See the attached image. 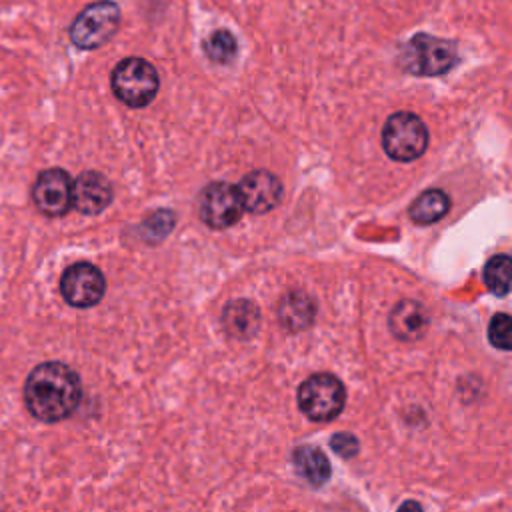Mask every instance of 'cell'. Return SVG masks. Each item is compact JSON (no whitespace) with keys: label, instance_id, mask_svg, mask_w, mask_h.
Wrapping results in <instances>:
<instances>
[{"label":"cell","instance_id":"11","mask_svg":"<svg viewBox=\"0 0 512 512\" xmlns=\"http://www.w3.org/2000/svg\"><path fill=\"white\" fill-rule=\"evenodd\" d=\"M112 200L110 182L98 172H84L72 182V206L82 214H98Z\"/></svg>","mask_w":512,"mask_h":512},{"label":"cell","instance_id":"9","mask_svg":"<svg viewBox=\"0 0 512 512\" xmlns=\"http://www.w3.org/2000/svg\"><path fill=\"white\" fill-rule=\"evenodd\" d=\"M32 200L46 216H62L72 206V180L60 168L44 170L32 188Z\"/></svg>","mask_w":512,"mask_h":512},{"label":"cell","instance_id":"18","mask_svg":"<svg viewBox=\"0 0 512 512\" xmlns=\"http://www.w3.org/2000/svg\"><path fill=\"white\" fill-rule=\"evenodd\" d=\"M206 56L218 64H228L236 54V38L228 30L212 32L204 42Z\"/></svg>","mask_w":512,"mask_h":512},{"label":"cell","instance_id":"16","mask_svg":"<svg viewBox=\"0 0 512 512\" xmlns=\"http://www.w3.org/2000/svg\"><path fill=\"white\" fill-rule=\"evenodd\" d=\"M450 210V198L444 190L438 188H430L426 192H422L408 208V216L412 222L416 224H432L436 220H440L442 216H446V212Z\"/></svg>","mask_w":512,"mask_h":512},{"label":"cell","instance_id":"15","mask_svg":"<svg viewBox=\"0 0 512 512\" xmlns=\"http://www.w3.org/2000/svg\"><path fill=\"white\" fill-rule=\"evenodd\" d=\"M224 326L236 338H250L260 324L258 308L248 300H234L224 310Z\"/></svg>","mask_w":512,"mask_h":512},{"label":"cell","instance_id":"13","mask_svg":"<svg viewBox=\"0 0 512 512\" xmlns=\"http://www.w3.org/2000/svg\"><path fill=\"white\" fill-rule=\"evenodd\" d=\"M316 316V302L302 290L288 292L278 302V320L290 332L306 330Z\"/></svg>","mask_w":512,"mask_h":512},{"label":"cell","instance_id":"2","mask_svg":"<svg viewBox=\"0 0 512 512\" xmlns=\"http://www.w3.org/2000/svg\"><path fill=\"white\" fill-rule=\"evenodd\" d=\"M456 44L430 34H416L404 44L400 64L416 76H440L456 64Z\"/></svg>","mask_w":512,"mask_h":512},{"label":"cell","instance_id":"14","mask_svg":"<svg viewBox=\"0 0 512 512\" xmlns=\"http://www.w3.org/2000/svg\"><path fill=\"white\" fill-rule=\"evenodd\" d=\"M292 462L298 474L312 486H322L330 478V464L324 452L316 446H308V444L298 446L292 452Z\"/></svg>","mask_w":512,"mask_h":512},{"label":"cell","instance_id":"17","mask_svg":"<svg viewBox=\"0 0 512 512\" xmlns=\"http://www.w3.org/2000/svg\"><path fill=\"white\" fill-rule=\"evenodd\" d=\"M484 284L494 296H506L512 288V256H492L484 266Z\"/></svg>","mask_w":512,"mask_h":512},{"label":"cell","instance_id":"21","mask_svg":"<svg viewBox=\"0 0 512 512\" xmlns=\"http://www.w3.org/2000/svg\"><path fill=\"white\" fill-rule=\"evenodd\" d=\"M398 512H422V508H420V504H418V502L408 500V502H404V504L400 506V510H398Z\"/></svg>","mask_w":512,"mask_h":512},{"label":"cell","instance_id":"20","mask_svg":"<svg viewBox=\"0 0 512 512\" xmlns=\"http://www.w3.org/2000/svg\"><path fill=\"white\" fill-rule=\"evenodd\" d=\"M330 446H332V450H334L338 456H342V458H352V456H356V452H358V448H360L356 436H352V434H348V432H338V434H334L332 440H330Z\"/></svg>","mask_w":512,"mask_h":512},{"label":"cell","instance_id":"7","mask_svg":"<svg viewBox=\"0 0 512 512\" xmlns=\"http://www.w3.org/2000/svg\"><path fill=\"white\" fill-rule=\"evenodd\" d=\"M198 212L204 224L220 230L240 220L244 212V204L240 200L236 186L228 182H212L200 194Z\"/></svg>","mask_w":512,"mask_h":512},{"label":"cell","instance_id":"4","mask_svg":"<svg viewBox=\"0 0 512 512\" xmlns=\"http://www.w3.org/2000/svg\"><path fill=\"white\" fill-rule=\"evenodd\" d=\"M112 90L118 100L132 108L152 102L158 92V72L142 58H126L112 72Z\"/></svg>","mask_w":512,"mask_h":512},{"label":"cell","instance_id":"1","mask_svg":"<svg viewBox=\"0 0 512 512\" xmlns=\"http://www.w3.org/2000/svg\"><path fill=\"white\" fill-rule=\"evenodd\" d=\"M24 400L32 416L42 422H58L70 416L80 402V380L62 362L36 366L24 384Z\"/></svg>","mask_w":512,"mask_h":512},{"label":"cell","instance_id":"3","mask_svg":"<svg viewBox=\"0 0 512 512\" xmlns=\"http://www.w3.org/2000/svg\"><path fill=\"white\" fill-rule=\"evenodd\" d=\"M382 146L392 160L412 162L428 146V128L414 112H394L382 128Z\"/></svg>","mask_w":512,"mask_h":512},{"label":"cell","instance_id":"8","mask_svg":"<svg viewBox=\"0 0 512 512\" xmlns=\"http://www.w3.org/2000/svg\"><path fill=\"white\" fill-rule=\"evenodd\" d=\"M104 288L106 284L102 272L86 262L66 268L60 280V292L64 300L76 308H88L100 302V298L104 296Z\"/></svg>","mask_w":512,"mask_h":512},{"label":"cell","instance_id":"12","mask_svg":"<svg viewBox=\"0 0 512 512\" xmlns=\"http://www.w3.org/2000/svg\"><path fill=\"white\" fill-rule=\"evenodd\" d=\"M392 334L402 342L420 340L428 328V312L416 300H400L388 318Z\"/></svg>","mask_w":512,"mask_h":512},{"label":"cell","instance_id":"19","mask_svg":"<svg viewBox=\"0 0 512 512\" xmlns=\"http://www.w3.org/2000/svg\"><path fill=\"white\" fill-rule=\"evenodd\" d=\"M488 340L494 348L512 350V316L498 312L488 324Z\"/></svg>","mask_w":512,"mask_h":512},{"label":"cell","instance_id":"5","mask_svg":"<svg viewBox=\"0 0 512 512\" xmlns=\"http://www.w3.org/2000/svg\"><path fill=\"white\" fill-rule=\"evenodd\" d=\"M346 402L342 382L332 374H314L298 388V406L314 422L334 420Z\"/></svg>","mask_w":512,"mask_h":512},{"label":"cell","instance_id":"6","mask_svg":"<svg viewBox=\"0 0 512 512\" xmlns=\"http://www.w3.org/2000/svg\"><path fill=\"white\" fill-rule=\"evenodd\" d=\"M120 24V8L110 0L86 6L70 28V38L78 48L92 50L108 42Z\"/></svg>","mask_w":512,"mask_h":512},{"label":"cell","instance_id":"10","mask_svg":"<svg viewBox=\"0 0 512 512\" xmlns=\"http://www.w3.org/2000/svg\"><path fill=\"white\" fill-rule=\"evenodd\" d=\"M244 210L252 214H264L278 206L282 198V184L280 180L268 170H254L248 172L240 184L236 186Z\"/></svg>","mask_w":512,"mask_h":512}]
</instances>
